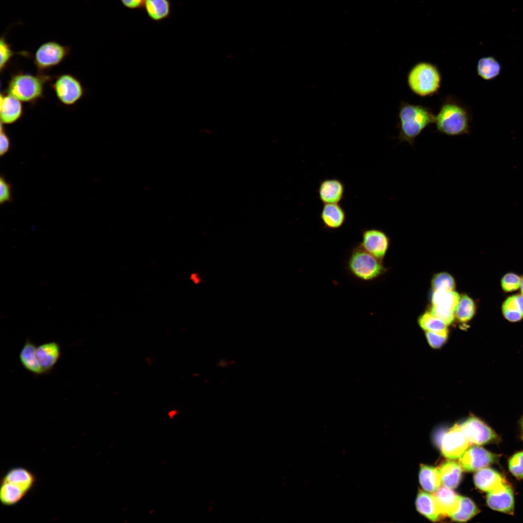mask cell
Returning a JSON list of instances; mask_svg holds the SVG:
<instances>
[{"label": "cell", "mask_w": 523, "mask_h": 523, "mask_svg": "<svg viewBox=\"0 0 523 523\" xmlns=\"http://www.w3.org/2000/svg\"><path fill=\"white\" fill-rule=\"evenodd\" d=\"M399 142L413 146L416 138L429 124L434 123L435 115L430 108L421 105L401 102L399 108Z\"/></svg>", "instance_id": "cell-1"}, {"label": "cell", "mask_w": 523, "mask_h": 523, "mask_svg": "<svg viewBox=\"0 0 523 523\" xmlns=\"http://www.w3.org/2000/svg\"><path fill=\"white\" fill-rule=\"evenodd\" d=\"M471 120V112L467 108L457 101L447 98L435 116L434 123L438 132L457 136L469 133Z\"/></svg>", "instance_id": "cell-2"}, {"label": "cell", "mask_w": 523, "mask_h": 523, "mask_svg": "<svg viewBox=\"0 0 523 523\" xmlns=\"http://www.w3.org/2000/svg\"><path fill=\"white\" fill-rule=\"evenodd\" d=\"M346 268L354 278L364 281L377 279L387 270L382 260L366 251L358 244L352 249Z\"/></svg>", "instance_id": "cell-3"}, {"label": "cell", "mask_w": 523, "mask_h": 523, "mask_svg": "<svg viewBox=\"0 0 523 523\" xmlns=\"http://www.w3.org/2000/svg\"><path fill=\"white\" fill-rule=\"evenodd\" d=\"M407 83L411 90L421 97L431 96L438 92L441 83V75L436 65L421 62L414 65L407 76Z\"/></svg>", "instance_id": "cell-4"}, {"label": "cell", "mask_w": 523, "mask_h": 523, "mask_svg": "<svg viewBox=\"0 0 523 523\" xmlns=\"http://www.w3.org/2000/svg\"><path fill=\"white\" fill-rule=\"evenodd\" d=\"M49 76L39 74L33 75L18 73L12 76L9 81L7 93L21 102H34L43 97L44 86Z\"/></svg>", "instance_id": "cell-5"}, {"label": "cell", "mask_w": 523, "mask_h": 523, "mask_svg": "<svg viewBox=\"0 0 523 523\" xmlns=\"http://www.w3.org/2000/svg\"><path fill=\"white\" fill-rule=\"evenodd\" d=\"M71 47L53 40L41 44L35 51L33 62L40 73L60 64L69 55Z\"/></svg>", "instance_id": "cell-6"}, {"label": "cell", "mask_w": 523, "mask_h": 523, "mask_svg": "<svg viewBox=\"0 0 523 523\" xmlns=\"http://www.w3.org/2000/svg\"><path fill=\"white\" fill-rule=\"evenodd\" d=\"M58 100L65 105L75 104L83 96L84 91L80 81L71 74L58 76L51 85Z\"/></svg>", "instance_id": "cell-7"}, {"label": "cell", "mask_w": 523, "mask_h": 523, "mask_svg": "<svg viewBox=\"0 0 523 523\" xmlns=\"http://www.w3.org/2000/svg\"><path fill=\"white\" fill-rule=\"evenodd\" d=\"M460 426L471 445H481L498 439L497 435L490 427L474 416L469 417Z\"/></svg>", "instance_id": "cell-8"}, {"label": "cell", "mask_w": 523, "mask_h": 523, "mask_svg": "<svg viewBox=\"0 0 523 523\" xmlns=\"http://www.w3.org/2000/svg\"><path fill=\"white\" fill-rule=\"evenodd\" d=\"M470 445L457 424L444 434L440 442L443 455L451 460L460 458Z\"/></svg>", "instance_id": "cell-9"}, {"label": "cell", "mask_w": 523, "mask_h": 523, "mask_svg": "<svg viewBox=\"0 0 523 523\" xmlns=\"http://www.w3.org/2000/svg\"><path fill=\"white\" fill-rule=\"evenodd\" d=\"M499 456L478 446L468 447L459 458V463L468 472L477 471L495 462Z\"/></svg>", "instance_id": "cell-10"}, {"label": "cell", "mask_w": 523, "mask_h": 523, "mask_svg": "<svg viewBox=\"0 0 523 523\" xmlns=\"http://www.w3.org/2000/svg\"><path fill=\"white\" fill-rule=\"evenodd\" d=\"M358 244L366 251L382 261L389 248L390 239L381 230L367 229L363 231L361 241Z\"/></svg>", "instance_id": "cell-11"}, {"label": "cell", "mask_w": 523, "mask_h": 523, "mask_svg": "<svg viewBox=\"0 0 523 523\" xmlns=\"http://www.w3.org/2000/svg\"><path fill=\"white\" fill-rule=\"evenodd\" d=\"M486 502L492 509L508 514H513L514 510V495L512 489L506 483L502 487L488 492Z\"/></svg>", "instance_id": "cell-12"}, {"label": "cell", "mask_w": 523, "mask_h": 523, "mask_svg": "<svg viewBox=\"0 0 523 523\" xmlns=\"http://www.w3.org/2000/svg\"><path fill=\"white\" fill-rule=\"evenodd\" d=\"M432 494L442 516L450 517L459 510L461 496L451 489L444 486L440 487Z\"/></svg>", "instance_id": "cell-13"}, {"label": "cell", "mask_w": 523, "mask_h": 523, "mask_svg": "<svg viewBox=\"0 0 523 523\" xmlns=\"http://www.w3.org/2000/svg\"><path fill=\"white\" fill-rule=\"evenodd\" d=\"M344 184L336 178L323 180L318 190L319 198L324 204L338 203L344 197Z\"/></svg>", "instance_id": "cell-14"}, {"label": "cell", "mask_w": 523, "mask_h": 523, "mask_svg": "<svg viewBox=\"0 0 523 523\" xmlns=\"http://www.w3.org/2000/svg\"><path fill=\"white\" fill-rule=\"evenodd\" d=\"M36 354L40 365L45 373H46L54 368L59 360L61 347L56 341L46 342L37 347Z\"/></svg>", "instance_id": "cell-15"}, {"label": "cell", "mask_w": 523, "mask_h": 523, "mask_svg": "<svg viewBox=\"0 0 523 523\" xmlns=\"http://www.w3.org/2000/svg\"><path fill=\"white\" fill-rule=\"evenodd\" d=\"M21 101L9 94H0V123L12 124L18 120L23 113Z\"/></svg>", "instance_id": "cell-16"}, {"label": "cell", "mask_w": 523, "mask_h": 523, "mask_svg": "<svg viewBox=\"0 0 523 523\" xmlns=\"http://www.w3.org/2000/svg\"><path fill=\"white\" fill-rule=\"evenodd\" d=\"M474 481L478 489L487 492L499 488L507 483L500 473L487 467L477 471L474 476Z\"/></svg>", "instance_id": "cell-17"}, {"label": "cell", "mask_w": 523, "mask_h": 523, "mask_svg": "<svg viewBox=\"0 0 523 523\" xmlns=\"http://www.w3.org/2000/svg\"><path fill=\"white\" fill-rule=\"evenodd\" d=\"M35 475L24 467H15L9 470L4 476L1 482L9 483L21 489L27 493L35 484Z\"/></svg>", "instance_id": "cell-18"}, {"label": "cell", "mask_w": 523, "mask_h": 523, "mask_svg": "<svg viewBox=\"0 0 523 523\" xmlns=\"http://www.w3.org/2000/svg\"><path fill=\"white\" fill-rule=\"evenodd\" d=\"M320 217L324 228L336 230L344 224L346 213L338 203L324 204Z\"/></svg>", "instance_id": "cell-19"}, {"label": "cell", "mask_w": 523, "mask_h": 523, "mask_svg": "<svg viewBox=\"0 0 523 523\" xmlns=\"http://www.w3.org/2000/svg\"><path fill=\"white\" fill-rule=\"evenodd\" d=\"M504 318L510 323H516L523 319V295L514 294L508 296L501 305Z\"/></svg>", "instance_id": "cell-20"}, {"label": "cell", "mask_w": 523, "mask_h": 523, "mask_svg": "<svg viewBox=\"0 0 523 523\" xmlns=\"http://www.w3.org/2000/svg\"><path fill=\"white\" fill-rule=\"evenodd\" d=\"M415 505L417 511L431 521L436 522L442 516L432 494L419 490Z\"/></svg>", "instance_id": "cell-21"}, {"label": "cell", "mask_w": 523, "mask_h": 523, "mask_svg": "<svg viewBox=\"0 0 523 523\" xmlns=\"http://www.w3.org/2000/svg\"><path fill=\"white\" fill-rule=\"evenodd\" d=\"M37 347L27 338L19 353L20 362L29 372L39 375L45 374L37 358L36 351Z\"/></svg>", "instance_id": "cell-22"}, {"label": "cell", "mask_w": 523, "mask_h": 523, "mask_svg": "<svg viewBox=\"0 0 523 523\" xmlns=\"http://www.w3.org/2000/svg\"><path fill=\"white\" fill-rule=\"evenodd\" d=\"M171 9L170 0H145L143 10L151 20L160 22L170 16Z\"/></svg>", "instance_id": "cell-23"}, {"label": "cell", "mask_w": 523, "mask_h": 523, "mask_svg": "<svg viewBox=\"0 0 523 523\" xmlns=\"http://www.w3.org/2000/svg\"><path fill=\"white\" fill-rule=\"evenodd\" d=\"M442 485L448 488L455 489L459 484L462 474V468L455 461H447L438 469Z\"/></svg>", "instance_id": "cell-24"}, {"label": "cell", "mask_w": 523, "mask_h": 523, "mask_svg": "<svg viewBox=\"0 0 523 523\" xmlns=\"http://www.w3.org/2000/svg\"><path fill=\"white\" fill-rule=\"evenodd\" d=\"M502 71L500 62L492 56L481 58L477 62V72L485 80L490 81L498 77Z\"/></svg>", "instance_id": "cell-25"}, {"label": "cell", "mask_w": 523, "mask_h": 523, "mask_svg": "<svg viewBox=\"0 0 523 523\" xmlns=\"http://www.w3.org/2000/svg\"><path fill=\"white\" fill-rule=\"evenodd\" d=\"M419 482L426 491L434 492L441 484L439 470L435 467L421 464L419 474Z\"/></svg>", "instance_id": "cell-26"}, {"label": "cell", "mask_w": 523, "mask_h": 523, "mask_svg": "<svg viewBox=\"0 0 523 523\" xmlns=\"http://www.w3.org/2000/svg\"><path fill=\"white\" fill-rule=\"evenodd\" d=\"M460 296L455 291H434L431 295V306L455 311Z\"/></svg>", "instance_id": "cell-27"}, {"label": "cell", "mask_w": 523, "mask_h": 523, "mask_svg": "<svg viewBox=\"0 0 523 523\" xmlns=\"http://www.w3.org/2000/svg\"><path fill=\"white\" fill-rule=\"evenodd\" d=\"M477 310L475 300L468 294H462L455 310V318L461 323L469 322L476 315Z\"/></svg>", "instance_id": "cell-28"}, {"label": "cell", "mask_w": 523, "mask_h": 523, "mask_svg": "<svg viewBox=\"0 0 523 523\" xmlns=\"http://www.w3.org/2000/svg\"><path fill=\"white\" fill-rule=\"evenodd\" d=\"M27 493L9 483L1 482L0 499L2 504L11 506L18 504Z\"/></svg>", "instance_id": "cell-29"}, {"label": "cell", "mask_w": 523, "mask_h": 523, "mask_svg": "<svg viewBox=\"0 0 523 523\" xmlns=\"http://www.w3.org/2000/svg\"><path fill=\"white\" fill-rule=\"evenodd\" d=\"M479 510L476 504L470 498L461 496L459 510L450 518L458 522H466L477 515Z\"/></svg>", "instance_id": "cell-30"}, {"label": "cell", "mask_w": 523, "mask_h": 523, "mask_svg": "<svg viewBox=\"0 0 523 523\" xmlns=\"http://www.w3.org/2000/svg\"><path fill=\"white\" fill-rule=\"evenodd\" d=\"M419 326L426 331L444 332L448 331L447 325L433 315L431 311H426L418 318Z\"/></svg>", "instance_id": "cell-31"}, {"label": "cell", "mask_w": 523, "mask_h": 523, "mask_svg": "<svg viewBox=\"0 0 523 523\" xmlns=\"http://www.w3.org/2000/svg\"><path fill=\"white\" fill-rule=\"evenodd\" d=\"M7 35L6 31L1 35L0 38V71L1 72L6 67L14 55H20L26 57H29L31 55L29 52L26 51H14L12 48V45L7 41Z\"/></svg>", "instance_id": "cell-32"}, {"label": "cell", "mask_w": 523, "mask_h": 523, "mask_svg": "<svg viewBox=\"0 0 523 523\" xmlns=\"http://www.w3.org/2000/svg\"><path fill=\"white\" fill-rule=\"evenodd\" d=\"M433 291H455L456 283L454 277L449 273L442 272L435 274L431 280Z\"/></svg>", "instance_id": "cell-33"}, {"label": "cell", "mask_w": 523, "mask_h": 523, "mask_svg": "<svg viewBox=\"0 0 523 523\" xmlns=\"http://www.w3.org/2000/svg\"><path fill=\"white\" fill-rule=\"evenodd\" d=\"M521 276L518 274L509 272L505 274L501 278L500 286L505 293H511L520 289Z\"/></svg>", "instance_id": "cell-34"}, {"label": "cell", "mask_w": 523, "mask_h": 523, "mask_svg": "<svg viewBox=\"0 0 523 523\" xmlns=\"http://www.w3.org/2000/svg\"><path fill=\"white\" fill-rule=\"evenodd\" d=\"M508 468L518 479L523 478V451L516 453L508 460Z\"/></svg>", "instance_id": "cell-35"}, {"label": "cell", "mask_w": 523, "mask_h": 523, "mask_svg": "<svg viewBox=\"0 0 523 523\" xmlns=\"http://www.w3.org/2000/svg\"><path fill=\"white\" fill-rule=\"evenodd\" d=\"M426 337L430 346L435 349L440 348L448 338V331L434 332L426 331Z\"/></svg>", "instance_id": "cell-36"}, {"label": "cell", "mask_w": 523, "mask_h": 523, "mask_svg": "<svg viewBox=\"0 0 523 523\" xmlns=\"http://www.w3.org/2000/svg\"><path fill=\"white\" fill-rule=\"evenodd\" d=\"M13 185L8 182L5 176L1 174L0 177V204L2 205L5 202L13 201Z\"/></svg>", "instance_id": "cell-37"}, {"label": "cell", "mask_w": 523, "mask_h": 523, "mask_svg": "<svg viewBox=\"0 0 523 523\" xmlns=\"http://www.w3.org/2000/svg\"><path fill=\"white\" fill-rule=\"evenodd\" d=\"M430 311L435 316L443 321L447 325L452 323L455 319V311L452 310L431 306Z\"/></svg>", "instance_id": "cell-38"}, {"label": "cell", "mask_w": 523, "mask_h": 523, "mask_svg": "<svg viewBox=\"0 0 523 523\" xmlns=\"http://www.w3.org/2000/svg\"><path fill=\"white\" fill-rule=\"evenodd\" d=\"M11 149L10 139L7 134L3 124L0 123V156L6 154Z\"/></svg>", "instance_id": "cell-39"}, {"label": "cell", "mask_w": 523, "mask_h": 523, "mask_svg": "<svg viewBox=\"0 0 523 523\" xmlns=\"http://www.w3.org/2000/svg\"><path fill=\"white\" fill-rule=\"evenodd\" d=\"M145 0H120L122 4L130 10H143Z\"/></svg>", "instance_id": "cell-40"}, {"label": "cell", "mask_w": 523, "mask_h": 523, "mask_svg": "<svg viewBox=\"0 0 523 523\" xmlns=\"http://www.w3.org/2000/svg\"><path fill=\"white\" fill-rule=\"evenodd\" d=\"M520 292L523 295V275L521 276V281L520 287Z\"/></svg>", "instance_id": "cell-41"}, {"label": "cell", "mask_w": 523, "mask_h": 523, "mask_svg": "<svg viewBox=\"0 0 523 523\" xmlns=\"http://www.w3.org/2000/svg\"><path fill=\"white\" fill-rule=\"evenodd\" d=\"M176 412L175 411H171L169 413V416L170 418H172L174 417V416L176 415Z\"/></svg>", "instance_id": "cell-42"}, {"label": "cell", "mask_w": 523, "mask_h": 523, "mask_svg": "<svg viewBox=\"0 0 523 523\" xmlns=\"http://www.w3.org/2000/svg\"><path fill=\"white\" fill-rule=\"evenodd\" d=\"M521 429H522V432H523V417L522 418L521 421Z\"/></svg>", "instance_id": "cell-43"}]
</instances>
